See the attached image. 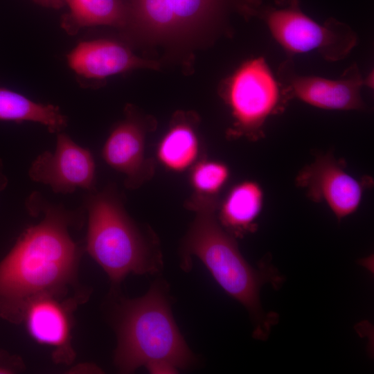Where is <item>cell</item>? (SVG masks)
I'll return each mask as SVG.
<instances>
[{
    "label": "cell",
    "instance_id": "obj_1",
    "mask_svg": "<svg viewBox=\"0 0 374 374\" xmlns=\"http://www.w3.org/2000/svg\"><path fill=\"white\" fill-rule=\"evenodd\" d=\"M33 216L42 215L28 227L0 261V317L19 323L31 299L53 294L64 296L75 282L81 249L69 229L81 226L84 208L69 210L53 204L39 192L26 200Z\"/></svg>",
    "mask_w": 374,
    "mask_h": 374
},
{
    "label": "cell",
    "instance_id": "obj_2",
    "mask_svg": "<svg viewBox=\"0 0 374 374\" xmlns=\"http://www.w3.org/2000/svg\"><path fill=\"white\" fill-rule=\"evenodd\" d=\"M188 206L195 216L181 242V267L188 270L192 257L198 258L220 286L248 310L254 322L255 336L265 338L276 319L264 314L260 290L276 276L254 269L244 258L233 235L217 219L215 197L194 195Z\"/></svg>",
    "mask_w": 374,
    "mask_h": 374
},
{
    "label": "cell",
    "instance_id": "obj_3",
    "mask_svg": "<svg viewBox=\"0 0 374 374\" xmlns=\"http://www.w3.org/2000/svg\"><path fill=\"white\" fill-rule=\"evenodd\" d=\"M114 324L118 340L114 362L121 373L157 362L186 369L195 362L173 318L164 283H153L141 297L121 300Z\"/></svg>",
    "mask_w": 374,
    "mask_h": 374
},
{
    "label": "cell",
    "instance_id": "obj_4",
    "mask_svg": "<svg viewBox=\"0 0 374 374\" xmlns=\"http://www.w3.org/2000/svg\"><path fill=\"white\" fill-rule=\"evenodd\" d=\"M84 208L88 214L86 250L113 284L130 274L159 272L163 260L158 241L130 217L113 186L89 193Z\"/></svg>",
    "mask_w": 374,
    "mask_h": 374
},
{
    "label": "cell",
    "instance_id": "obj_5",
    "mask_svg": "<svg viewBox=\"0 0 374 374\" xmlns=\"http://www.w3.org/2000/svg\"><path fill=\"white\" fill-rule=\"evenodd\" d=\"M127 39L174 42L224 25L233 14L259 15L262 0H123Z\"/></svg>",
    "mask_w": 374,
    "mask_h": 374
},
{
    "label": "cell",
    "instance_id": "obj_6",
    "mask_svg": "<svg viewBox=\"0 0 374 374\" xmlns=\"http://www.w3.org/2000/svg\"><path fill=\"white\" fill-rule=\"evenodd\" d=\"M259 15L276 40L291 53L316 51L335 61L346 56L357 42L355 33L347 25L335 19L320 24L299 8H263Z\"/></svg>",
    "mask_w": 374,
    "mask_h": 374
},
{
    "label": "cell",
    "instance_id": "obj_7",
    "mask_svg": "<svg viewBox=\"0 0 374 374\" xmlns=\"http://www.w3.org/2000/svg\"><path fill=\"white\" fill-rule=\"evenodd\" d=\"M224 98L237 130L249 134L258 130L276 108L278 83L262 58L247 61L229 79Z\"/></svg>",
    "mask_w": 374,
    "mask_h": 374
},
{
    "label": "cell",
    "instance_id": "obj_8",
    "mask_svg": "<svg viewBox=\"0 0 374 374\" xmlns=\"http://www.w3.org/2000/svg\"><path fill=\"white\" fill-rule=\"evenodd\" d=\"M28 175L33 181L49 186L55 193H72L77 188L88 193L96 190V163L91 152L62 132L57 134L55 151L39 154L32 162Z\"/></svg>",
    "mask_w": 374,
    "mask_h": 374
},
{
    "label": "cell",
    "instance_id": "obj_9",
    "mask_svg": "<svg viewBox=\"0 0 374 374\" xmlns=\"http://www.w3.org/2000/svg\"><path fill=\"white\" fill-rule=\"evenodd\" d=\"M81 299L43 294L29 300L21 310L19 323H24L36 342L53 349L57 362L70 364L74 357L71 346V314Z\"/></svg>",
    "mask_w": 374,
    "mask_h": 374
},
{
    "label": "cell",
    "instance_id": "obj_10",
    "mask_svg": "<svg viewBox=\"0 0 374 374\" xmlns=\"http://www.w3.org/2000/svg\"><path fill=\"white\" fill-rule=\"evenodd\" d=\"M69 66L81 86H97L106 78L130 70L157 69L159 63L134 54L125 43L109 39L82 41L67 55Z\"/></svg>",
    "mask_w": 374,
    "mask_h": 374
},
{
    "label": "cell",
    "instance_id": "obj_11",
    "mask_svg": "<svg viewBox=\"0 0 374 374\" xmlns=\"http://www.w3.org/2000/svg\"><path fill=\"white\" fill-rule=\"evenodd\" d=\"M146 124L127 105L125 118L112 130L102 149V157L114 170L125 175V185L134 189L153 175V164L145 157Z\"/></svg>",
    "mask_w": 374,
    "mask_h": 374
},
{
    "label": "cell",
    "instance_id": "obj_12",
    "mask_svg": "<svg viewBox=\"0 0 374 374\" xmlns=\"http://www.w3.org/2000/svg\"><path fill=\"white\" fill-rule=\"evenodd\" d=\"M297 182L307 188L310 198L325 201L339 219L353 213L361 202V184L331 156L318 158L301 172Z\"/></svg>",
    "mask_w": 374,
    "mask_h": 374
},
{
    "label": "cell",
    "instance_id": "obj_13",
    "mask_svg": "<svg viewBox=\"0 0 374 374\" xmlns=\"http://www.w3.org/2000/svg\"><path fill=\"white\" fill-rule=\"evenodd\" d=\"M364 80L356 71L340 80L293 76L290 88L303 102L326 109L350 110L364 107L360 95Z\"/></svg>",
    "mask_w": 374,
    "mask_h": 374
},
{
    "label": "cell",
    "instance_id": "obj_14",
    "mask_svg": "<svg viewBox=\"0 0 374 374\" xmlns=\"http://www.w3.org/2000/svg\"><path fill=\"white\" fill-rule=\"evenodd\" d=\"M199 152V139L193 121L184 114L177 115L158 144L159 161L171 172H181L197 163Z\"/></svg>",
    "mask_w": 374,
    "mask_h": 374
},
{
    "label": "cell",
    "instance_id": "obj_15",
    "mask_svg": "<svg viewBox=\"0 0 374 374\" xmlns=\"http://www.w3.org/2000/svg\"><path fill=\"white\" fill-rule=\"evenodd\" d=\"M67 12L60 20L61 27L70 35L82 28L110 26L123 30L127 22L126 6L123 0H66Z\"/></svg>",
    "mask_w": 374,
    "mask_h": 374
},
{
    "label": "cell",
    "instance_id": "obj_16",
    "mask_svg": "<svg viewBox=\"0 0 374 374\" xmlns=\"http://www.w3.org/2000/svg\"><path fill=\"white\" fill-rule=\"evenodd\" d=\"M262 204V192L254 181H242L228 193L220 207L219 222L231 235H242L253 228Z\"/></svg>",
    "mask_w": 374,
    "mask_h": 374
},
{
    "label": "cell",
    "instance_id": "obj_17",
    "mask_svg": "<svg viewBox=\"0 0 374 374\" xmlns=\"http://www.w3.org/2000/svg\"><path fill=\"white\" fill-rule=\"evenodd\" d=\"M0 121L20 123H39L51 133L62 132L68 118L59 107L36 103L25 96L0 85Z\"/></svg>",
    "mask_w": 374,
    "mask_h": 374
},
{
    "label": "cell",
    "instance_id": "obj_18",
    "mask_svg": "<svg viewBox=\"0 0 374 374\" xmlns=\"http://www.w3.org/2000/svg\"><path fill=\"white\" fill-rule=\"evenodd\" d=\"M229 177V170L226 164L217 161L202 160L192 167L190 182L195 195L214 197Z\"/></svg>",
    "mask_w": 374,
    "mask_h": 374
},
{
    "label": "cell",
    "instance_id": "obj_19",
    "mask_svg": "<svg viewBox=\"0 0 374 374\" xmlns=\"http://www.w3.org/2000/svg\"><path fill=\"white\" fill-rule=\"evenodd\" d=\"M23 368L24 364L19 356L0 350V373H17Z\"/></svg>",
    "mask_w": 374,
    "mask_h": 374
},
{
    "label": "cell",
    "instance_id": "obj_20",
    "mask_svg": "<svg viewBox=\"0 0 374 374\" xmlns=\"http://www.w3.org/2000/svg\"><path fill=\"white\" fill-rule=\"evenodd\" d=\"M148 371L151 373L162 374V373H176L178 369L166 362H157L148 364L145 366Z\"/></svg>",
    "mask_w": 374,
    "mask_h": 374
},
{
    "label": "cell",
    "instance_id": "obj_21",
    "mask_svg": "<svg viewBox=\"0 0 374 374\" xmlns=\"http://www.w3.org/2000/svg\"><path fill=\"white\" fill-rule=\"evenodd\" d=\"M35 3L48 8L60 9L66 6V0H33Z\"/></svg>",
    "mask_w": 374,
    "mask_h": 374
},
{
    "label": "cell",
    "instance_id": "obj_22",
    "mask_svg": "<svg viewBox=\"0 0 374 374\" xmlns=\"http://www.w3.org/2000/svg\"><path fill=\"white\" fill-rule=\"evenodd\" d=\"M8 184V179L3 173V163L0 159V191L3 190Z\"/></svg>",
    "mask_w": 374,
    "mask_h": 374
},
{
    "label": "cell",
    "instance_id": "obj_23",
    "mask_svg": "<svg viewBox=\"0 0 374 374\" xmlns=\"http://www.w3.org/2000/svg\"><path fill=\"white\" fill-rule=\"evenodd\" d=\"M280 2L285 3L288 6L299 8V0H278Z\"/></svg>",
    "mask_w": 374,
    "mask_h": 374
}]
</instances>
